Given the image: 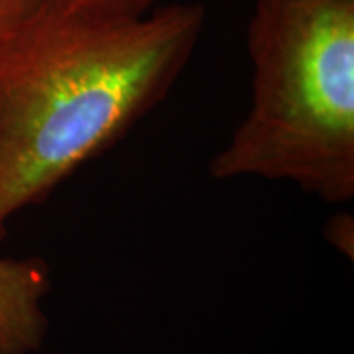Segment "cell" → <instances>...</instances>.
<instances>
[{
	"label": "cell",
	"mask_w": 354,
	"mask_h": 354,
	"mask_svg": "<svg viewBox=\"0 0 354 354\" xmlns=\"http://www.w3.org/2000/svg\"><path fill=\"white\" fill-rule=\"evenodd\" d=\"M250 107L212 158L216 180L261 177L326 203L354 197V0H256Z\"/></svg>",
	"instance_id": "cell-2"
},
{
	"label": "cell",
	"mask_w": 354,
	"mask_h": 354,
	"mask_svg": "<svg viewBox=\"0 0 354 354\" xmlns=\"http://www.w3.org/2000/svg\"><path fill=\"white\" fill-rule=\"evenodd\" d=\"M38 0H0V43Z\"/></svg>",
	"instance_id": "cell-6"
},
{
	"label": "cell",
	"mask_w": 354,
	"mask_h": 354,
	"mask_svg": "<svg viewBox=\"0 0 354 354\" xmlns=\"http://www.w3.org/2000/svg\"><path fill=\"white\" fill-rule=\"evenodd\" d=\"M325 238L333 245L339 253L349 254L353 258L354 253V221L348 214H339L331 216L325 227Z\"/></svg>",
	"instance_id": "cell-5"
},
{
	"label": "cell",
	"mask_w": 354,
	"mask_h": 354,
	"mask_svg": "<svg viewBox=\"0 0 354 354\" xmlns=\"http://www.w3.org/2000/svg\"><path fill=\"white\" fill-rule=\"evenodd\" d=\"M201 3L117 15L38 0L0 43V240L166 99L205 28Z\"/></svg>",
	"instance_id": "cell-1"
},
{
	"label": "cell",
	"mask_w": 354,
	"mask_h": 354,
	"mask_svg": "<svg viewBox=\"0 0 354 354\" xmlns=\"http://www.w3.org/2000/svg\"><path fill=\"white\" fill-rule=\"evenodd\" d=\"M50 290V268L43 259L0 256V354H35L43 348Z\"/></svg>",
	"instance_id": "cell-3"
},
{
	"label": "cell",
	"mask_w": 354,
	"mask_h": 354,
	"mask_svg": "<svg viewBox=\"0 0 354 354\" xmlns=\"http://www.w3.org/2000/svg\"><path fill=\"white\" fill-rule=\"evenodd\" d=\"M57 2L95 12L117 13V15H141L154 8L158 0H57Z\"/></svg>",
	"instance_id": "cell-4"
}]
</instances>
